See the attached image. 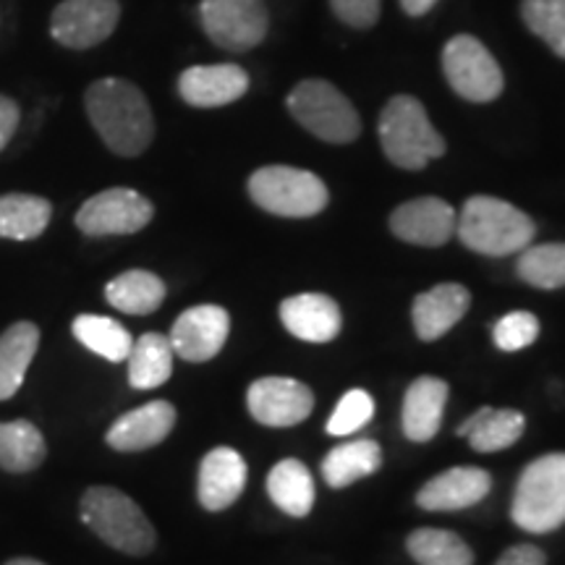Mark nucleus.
<instances>
[{
	"label": "nucleus",
	"mask_w": 565,
	"mask_h": 565,
	"mask_svg": "<svg viewBox=\"0 0 565 565\" xmlns=\"http://www.w3.org/2000/svg\"><path fill=\"white\" fill-rule=\"evenodd\" d=\"M280 320L288 333L307 343L335 341L343 328L341 307L324 294L288 296L280 303Z\"/></svg>",
	"instance_id": "nucleus-19"
},
{
	"label": "nucleus",
	"mask_w": 565,
	"mask_h": 565,
	"mask_svg": "<svg viewBox=\"0 0 565 565\" xmlns=\"http://www.w3.org/2000/svg\"><path fill=\"white\" fill-rule=\"evenodd\" d=\"M175 408L168 401H152L134 412L124 414L121 419L113 422V427L105 435V443L113 450L121 454H139V450L154 448L173 433Z\"/></svg>",
	"instance_id": "nucleus-17"
},
{
	"label": "nucleus",
	"mask_w": 565,
	"mask_h": 565,
	"mask_svg": "<svg viewBox=\"0 0 565 565\" xmlns=\"http://www.w3.org/2000/svg\"><path fill=\"white\" fill-rule=\"evenodd\" d=\"M374 416V401L372 395L362 391V387H353L338 401L333 416L328 422V435L333 437H345L359 433L364 424H370Z\"/></svg>",
	"instance_id": "nucleus-34"
},
{
	"label": "nucleus",
	"mask_w": 565,
	"mask_h": 565,
	"mask_svg": "<svg viewBox=\"0 0 565 565\" xmlns=\"http://www.w3.org/2000/svg\"><path fill=\"white\" fill-rule=\"evenodd\" d=\"M45 437L32 422H0V469L26 475L45 461Z\"/></svg>",
	"instance_id": "nucleus-29"
},
{
	"label": "nucleus",
	"mask_w": 565,
	"mask_h": 565,
	"mask_svg": "<svg viewBox=\"0 0 565 565\" xmlns=\"http://www.w3.org/2000/svg\"><path fill=\"white\" fill-rule=\"evenodd\" d=\"M267 492H270L273 503L294 519H303L315 508L312 471L299 458H286L273 466L270 477H267Z\"/></svg>",
	"instance_id": "nucleus-24"
},
{
	"label": "nucleus",
	"mask_w": 565,
	"mask_h": 565,
	"mask_svg": "<svg viewBox=\"0 0 565 565\" xmlns=\"http://www.w3.org/2000/svg\"><path fill=\"white\" fill-rule=\"evenodd\" d=\"M445 404H448V383L440 377H416L404 395V435L412 443H429L440 433Z\"/></svg>",
	"instance_id": "nucleus-21"
},
{
	"label": "nucleus",
	"mask_w": 565,
	"mask_h": 565,
	"mask_svg": "<svg viewBox=\"0 0 565 565\" xmlns=\"http://www.w3.org/2000/svg\"><path fill=\"white\" fill-rule=\"evenodd\" d=\"M40 345V328L34 322H17L0 335V401H9L24 383Z\"/></svg>",
	"instance_id": "nucleus-23"
},
{
	"label": "nucleus",
	"mask_w": 565,
	"mask_h": 565,
	"mask_svg": "<svg viewBox=\"0 0 565 565\" xmlns=\"http://www.w3.org/2000/svg\"><path fill=\"white\" fill-rule=\"evenodd\" d=\"M443 74L458 97L469 103L498 100L505 87L503 71L484 42L471 34H456L443 47Z\"/></svg>",
	"instance_id": "nucleus-8"
},
{
	"label": "nucleus",
	"mask_w": 565,
	"mask_h": 565,
	"mask_svg": "<svg viewBox=\"0 0 565 565\" xmlns=\"http://www.w3.org/2000/svg\"><path fill=\"white\" fill-rule=\"evenodd\" d=\"M105 299L124 315H152L166 301V282L154 273L129 270L105 286Z\"/></svg>",
	"instance_id": "nucleus-27"
},
{
	"label": "nucleus",
	"mask_w": 565,
	"mask_h": 565,
	"mask_svg": "<svg viewBox=\"0 0 565 565\" xmlns=\"http://www.w3.org/2000/svg\"><path fill=\"white\" fill-rule=\"evenodd\" d=\"M118 21V0H61L51 13V34L68 51H89L116 32Z\"/></svg>",
	"instance_id": "nucleus-11"
},
{
	"label": "nucleus",
	"mask_w": 565,
	"mask_h": 565,
	"mask_svg": "<svg viewBox=\"0 0 565 565\" xmlns=\"http://www.w3.org/2000/svg\"><path fill=\"white\" fill-rule=\"evenodd\" d=\"M511 519L529 534H550L565 524V454L542 456L521 471Z\"/></svg>",
	"instance_id": "nucleus-5"
},
{
	"label": "nucleus",
	"mask_w": 565,
	"mask_h": 565,
	"mask_svg": "<svg viewBox=\"0 0 565 565\" xmlns=\"http://www.w3.org/2000/svg\"><path fill=\"white\" fill-rule=\"evenodd\" d=\"M6 565H45V563L32 561V557H17V561H9Z\"/></svg>",
	"instance_id": "nucleus-40"
},
{
	"label": "nucleus",
	"mask_w": 565,
	"mask_h": 565,
	"mask_svg": "<svg viewBox=\"0 0 565 565\" xmlns=\"http://www.w3.org/2000/svg\"><path fill=\"white\" fill-rule=\"evenodd\" d=\"M377 134L387 160L404 171H422L448 150L424 105L412 95H395L387 100L380 113Z\"/></svg>",
	"instance_id": "nucleus-3"
},
{
	"label": "nucleus",
	"mask_w": 565,
	"mask_h": 565,
	"mask_svg": "<svg viewBox=\"0 0 565 565\" xmlns=\"http://www.w3.org/2000/svg\"><path fill=\"white\" fill-rule=\"evenodd\" d=\"M471 294L461 282H440L414 299L412 320L422 341L433 343L448 333L469 312Z\"/></svg>",
	"instance_id": "nucleus-20"
},
{
	"label": "nucleus",
	"mask_w": 565,
	"mask_h": 565,
	"mask_svg": "<svg viewBox=\"0 0 565 565\" xmlns=\"http://www.w3.org/2000/svg\"><path fill=\"white\" fill-rule=\"evenodd\" d=\"M494 565H547V555L534 545H513L498 557Z\"/></svg>",
	"instance_id": "nucleus-38"
},
{
	"label": "nucleus",
	"mask_w": 565,
	"mask_h": 565,
	"mask_svg": "<svg viewBox=\"0 0 565 565\" xmlns=\"http://www.w3.org/2000/svg\"><path fill=\"white\" fill-rule=\"evenodd\" d=\"M173 345L171 338L160 333H145L134 341L129 351V383L137 391H154L168 383L173 374Z\"/></svg>",
	"instance_id": "nucleus-26"
},
{
	"label": "nucleus",
	"mask_w": 565,
	"mask_h": 565,
	"mask_svg": "<svg viewBox=\"0 0 565 565\" xmlns=\"http://www.w3.org/2000/svg\"><path fill=\"white\" fill-rule=\"evenodd\" d=\"M82 521L105 545L124 555L141 557L152 553L158 542V534L145 511L116 487H89L82 498Z\"/></svg>",
	"instance_id": "nucleus-4"
},
{
	"label": "nucleus",
	"mask_w": 565,
	"mask_h": 565,
	"mask_svg": "<svg viewBox=\"0 0 565 565\" xmlns=\"http://www.w3.org/2000/svg\"><path fill=\"white\" fill-rule=\"evenodd\" d=\"M540 335V320L532 312H511L500 317L494 324L492 338L500 351H521L532 345Z\"/></svg>",
	"instance_id": "nucleus-35"
},
{
	"label": "nucleus",
	"mask_w": 565,
	"mask_h": 565,
	"mask_svg": "<svg viewBox=\"0 0 565 565\" xmlns=\"http://www.w3.org/2000/svg\"><path fill=\"white\" fill-rule=\"evenodd\" d=\"M84 110L110 152L139 158L152 145V108L137 84L116 76L92 82L84 92Z\"/></svg>",
	"instance_id": "nucleus-1"
},
{
	"label": "nucleus",
	"mask_w": 565,
	"mask_h": 565,
	"mask_svg": "<svg viewBox=\"0 0 565 565\" xmlns=\"http://www.w3.org/2000/svg\"><path fill=\"white\" fill-rule=\"evenodd\" d=\"M154 215L152 202L134 189L116 186L89 196L76 212V228L84 236H129L147 228Z\"/></svg>",
	"instance_id": "nucleus-10"
},
{
	"label": "nucleus",
	"mask_w": 565,
	"mask_h": 565,
	"mask_svg": "<svg viewBox=\"0 0 565 565\" xmlns=\"http://www.w3.org/2000/svg\"><path fill=\"white\" fill-rule=\"evenodd\" d=\"M249 196L259 210L278 217H312L328 207L330 194L320 175L291 166H265L249 175Z\"/></svg>",
	"instance_id": "nucleus-6"
},
{
	"label": "nucleus",
	"mask_w": 565,
	"mask_h": 565,
	"mask_svg": "<svg viewBox=\"0 0 565 565\" xmlns=\"http://www.w3.org/2000/svg\"><path fill=\"white\" fill-rule=\"evenodd\" d=\"M521 19L529 32L565 61V0H521Z\"/></svg>",
	"instance_id": "nucleus-33"
},
{
	"label": "nucleus",
	"mask_w": 565,
	"mask_h": 565,
	"mask_svg": "<svg viewBox=\"0 0 565 565\" xmlns=\"http://www.w3.org/2000/svg\"><path fill=\"white\" fill-rule=\"evenodd\" d=\"M456 233L466 249L484 257H508L524 252L534 242L536 225L524 210L498 196L477 194L458 212Z\"/></svg>",
	"instance_id": "nucleus-2"
},
{
	"label": "nucleus",
	"mask_w": 565,
	"mask_h": 565,
	"mask_svg": "<svg viewBox=\"0 0 565 565\" xmlns=\"http://www.w3.org/2000/svg\"><path fill=\"white\" fill-rule=\"evenodd\" d=\"M458 212L437 196H419L393 210L391 231L414 246H443L456 236Z\"/></svg>",
	"instance_id": "nucleus-14"
},
{
	"label": "nucleus",
	"mask_w": 565,
	"mask_h": 565,
	"mask_svg": "<svg viewBox=\"0 0 565 565\" xmlns=\"http://www.w3.org/2000/svg\"><path fill=\"white\" fill-rule=\"evenodd\" d=\"M408 555L419 565H475V553L448 529H416L406 540Z\"/></svg>",
	"instance_id": "nucleus-31"
},
{
	"label": "nucleus",
	"mask_w": 565,
	"mask_h": 565,
	"mask_svg": "<svg viewBox=\"0 0 565 565\" xmlns=\"http://www.w3.org/2000/svg\"><path fill=\"white\" fill-rule=\"evenodd\" d=\"M19 121H21V110H19L17 100L0 95V152L9 147V141L13 139V134H17V129H19Z\"/></svg>",
	"instance_id": "nucleus-37"
},
{
	"label": "nucleus",
	"mask_w": 565,
	"mask_h": 565,
	"mask_svg": "<svg viewBox=\"0 0 565 565\" xmlns=\"http://www.w3.org/2000/svg\"><path fill=\"white\" fill-rule=\"evenodd\" d=\"M437 0H401V9H404L412 19H419L424 13H429L435 9Z\"/></svg>",
	"instance_id": "nucleus-39"
},
{
	"label": "nucleus",
	"mask_w": 565,
	"mask_h": 565,
	"mask_svg": "<svg viewBox=\"0 0 565 565\" xmlns=\"http://www.w3.org/2000/svg\"><path fill=\"white\" fill-rule=\"evenodd\" d=\"M202 30L221 51L246 53L265 42L270 11L265 0H202Z\"/></svg>",
	"instance_id": "nucleus-9"
},
{
	"label": "nucleus",
	"mask_w": 565,
	"mask_h": 565,
	"mask_svg": "<svg viewBox=\"0 0 565 565\" xmlns=\"http://www.w3.org/2000/svg\"><path fill=\"white\" fill-rule=\"evenodd\" d=\"M383 466V448L374 440H351L330 450L322 461V479L333 490H343Z\"/></svg>",
	"instance_id": "nucleus-25"
},
{
	"label": "nucleus",
	"mask_w": 565,
	"mask_h": 565,
	"mask_svg": "<svg viewBox=\"0 0 565 565\" xmlns=\"http://www.w3.org/2000/svg\"><path fill=\"white\" fill-rule=\"evenodd\" d=\"M492 477L479 466H456V469L443 471L416 492V505L424 511H463L490 494Z\"/></svg>",
	"instance_id": "nucleus-16"
},
{
	"label": "nucleus",
	"mask_w": 565,
	"mask_h": 565,
	"mask_svg": "<svg viewBox=\"0 0 565 565\" xmlns=\"http://www.w3.org/2000/svg\"><path fill=\"white\" fill-rule=\"evenodd\" d=\"M288 113L317 139L330 145H349L362 131L359 113L335 84L303 79L288 95Z\"/></svg>",
	"instance_id": "nucleus-7"
},
{
	"label": "nucleus",
	"mask_w": 565,
	"mask_h": 565,
	"mask_svg": "<svg viewBox=\"0 0 565 565\" xmlns=\"http://www.w3.org/2000/svg\"><path fill=\"white\" fill-rule=\"evenodd\" d=\"M526 429V419L521 412L513 408H479L471 414L461 427H458V437H466L477 454H498V450L511 448L513 443L521 440Z\"/></svg>",
	"instance_id": "nucleus-22"
},
{
	"label": "nucleus",
	"mask_w": 565,
	"mask_h": 565,
	"mask_svg": "<svg viewBox=\"0 0 565 565\" xmlns=\"http://www.w3.org/2000/svg\"><path fill=\"white\" fill-rule=\"evenodd\" d=\"M246 487V461L238 450L215 448L202 458L196 494L204 511L221 513L242 498Z\"/></svg>",
	"instance_id": "nucleus-18"
},
{
	"label": "nucleus",
	"mask_w": 565,
	"mask_h": 565,
	"mask_svg": "<svg viewBox=\"0 0 565 565\" xmlns=\"http://www.w3.org/2000/svg\"><path fill=\"white\" fill-rule=\"evenodd\" d=\"M519 278L542 291L565 286V244H529L515 263Z\"/></svg>",
	"instance_id": "nucleus-32"
},
{
	"label": "nucleus",
	"mask_w": 565,
	"mask_h": 565,
	"mask_svg": "<svg viewBox=\"0 0 565 565\" xmlns=\"http://www.w3.org/2000/svg\"><path fill=\"white\" fill-rule=\"evenodd\" d=\"M74 338L84 349H89L97 356L108 359V362H126L131 351V333L124 328L121 322L110 320V317L100 315H79L71 324Z\"/></svg>",
	"instance_id": "nucleus-30"
},
{
	"label": "nucleus",
	"mask_w": 565,
	"mask_h": 565,
	"mask_svg": "<svg viewBox=\"0 0 565 565\" xmlns=\"http://www.w3.org/2000/svg\"><path fill=\"white\" fill-rule=\"evenodd\" d=\"M330 9L351 30H370L377 24L383 0H330Z\"/></svg>",
	"instance_id": "nucleus-36"
},
{
	"label": "nucleus",
	"mask_w": 565,
	"mask_h": 565,
	"mask_svg": "<svg viewBox=\"0 0 565 565\" xmlns=\"http://www.w3.org/2000/svg\"><path fill=\"white\" fill-rule=\"evenodd\" d=\"M53 204L34 194H0V238L32 242L51 225Z\"/></svg>",
	"instance_id": "nucleus-28"
},
{
	"label": "nucleus",
	"mask_w": 565,
	"mask_h": 565,
	"mask_svg": "<svg viewBox=\"0 0 565 565\" xmlns=\"http://www.w3.org/2000/svg\"><path fill=\"white\" fill-rule=\"evenodd\" d=\"M246 406L265 427H294L312 414L315 393L299 380L263 377L249 385Z\"/></svg>",
	"instance_id": "nucleus-12"
},
{
	"label": "nucleus",
	"mask_w": 565,
	"mask_h": 565,
	"mask_svg": "<svg viewBox=\"0 0 565 565\" xmlns=\"http://www.w3.org/2000/svg\"><path fill=\"white\" fill-rule=\"evenodd\" d=\"M231 333V317L217 303H200V307L186 309L179 320L173 322L171 345L175 356L183 362H210L223 351Z\"/></svg>",
	"instance_id": "nucleus-13"
},
{
	"label": "nucleus",
	"mask_w": 565,
	"mask_h": 565,
	"mask_svg": "<svg viewBox=\"0 0 565 565\" xmlns=\"http://www.w3.org/2000/svg\"><path fill=\"white\" fill-rule=\"evenodd\" d=\"M249 89V74L236 63L192 66L179 76L181 100L192 108H223L242 100Z\"/></svg>",
	"instance_id": "nucleus-15"
}]
</instances>
